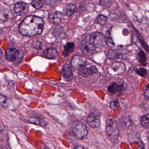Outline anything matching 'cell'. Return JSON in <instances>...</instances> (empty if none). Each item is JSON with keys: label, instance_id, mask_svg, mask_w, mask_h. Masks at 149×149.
I'll return each instance as SVG.
<instances>
[{"label": "cell", "instance_id": "obj_1", "mask_svg": "<svg viewBox=\"0 0 149 149\" xmlns=\"http://www.w3.org/2000/svg\"><path fill=\"white\" fill-rule=\"evenodd\" d=\"M43 27L44 22L42 18L36 16L30 15L22 22L19 30L23 36L31 37L41 34Z\"/></svg>", "mask_w": 149, "mask_h": 149}, {"label": "cell", "instance_id": "obj_2", "mask_svg": "<svg viewBox=\"0 0 149 149\" xmlns=\"http://www.w3.org/2000/svg\"><path fill=\"white\" fill-rule=\"evenodd\" d=\"M106 132L112 141H116L119 138L120 130L117 123L113 119H108L106 123Z\"/></svg>", "mask_w": 149, "mask_h": 149}, {"label": "cell", "instance_id": "obj_3", "mask_svg": "<svg viewBox=\"0 0 149 149\" xmlns=\"http://www.w3.org/2000/svg\"><path fill=\"white\" fill-rule=\"evenodd\" d=\"M71 128L73 133L78 139L83 140L86 138L88 130L85 123L80 121L76 120L73 123Z\"/></svg>", "mask_w": 149, "mask_h": 149}, {"label": "cell", "instance_id": "obj_4", "mask_svg": "<svg viewBox=\"0 0 149 149\" xmlns=\"http://www.w3.org/2000/svg\"><path fill=\"white\" fill-rule=\"evenodd\" d=\"M83 42L88 43L95 48H101L104 46V36L101 33L95 32L87 36Z\"/></svg>", "mask_w": 149, "mask_h": 149}, {"label": "cell", "instance_id": "obj_5", "mask_svg": "<svg viewBox=\"0 0 149 149\" xmlns=\"http://www.w3.org/2000/svg\"><path fill=\"white\" fill-rule=\"evenodd\" d=\"M98 69L94 65L86 62L85 64L78 69V72L79 75L84 77H88L90 75L97 73Z\"/></svg>", "mask_w": 149, "mask_h": 149}, {"label": "cell", "instance_id": "obj_6", "mask_svg": "<svg viewBox=\"0 0 149 149\" xmlns=\"http://www.w3.org/2000/svg\"><path fill=\"white\" fill-rule=\"evenodd\" d=\"M100 113L97 111L91 112L87 118L88 125L92 128H97L100 126Z\"/></svg>", "mask_w": 149, "mask_h": 149}, {"label": "cell", "instance_id": "obj_7", "mask_svg": "<svg viewBox=\"0 0 149 149\" xmlns=\"http://www.w3.org/2000/svg\"><path fill=\"white\" fill-rule=\"evenodd\" d=\"M14 10L17 15L23 16L29 11V6L24 3L19 2L15 4Z\"/></svg>", "mask_w": 149, "mask_h": 149}, {"label": "cell", "instance_id": "obj_8", "mask_svg": "<svg viewBox=\"0 0 149 149\" xmlns=\"http://www.w3.org/2000/svg\"><path fill=\"white\" fill-rule=\"evenodd\" d=\"M62 75L63 78L67 81L71 80L73 78L72 69L71 63L67 62L64 65L62 70Z\"/></svg>", "mask_w": 149, "mask_h": 149}, {"label": "cell", "instance_id": "obj_9", "mask_svg": "<svg viewBox=\"0 0 149 149\" xmlns=\"http://www.w3.org/2000/svg\"><path fill=\"white\" fill-rule=\"evenodd\" d=\"M19 55V52L15 49H7L5 52L6 59L9 62H15L18 60Z\"/></svg>", "mask_w": 149, "mask_h": 149}, {"label": "cell", "instance_id": "obj_10", "mask_svg": "<svg viewBox=\"0 0 149 149\" xmlns=\"http://www.w3.org/2000/svg\"><path fill=\"white\" fill-rule=\"evenodd\" d=\"M63 17V13L57 10L52 11L49 16V20L51 22L55 24L60 23Z\"/></svg>", "mask_w": 149, "mask_h": 149}, {"label": "cell", "instance_id": "obj_11", "mask_svg": "<svg viewBox=\"0 0 149 149\" xmlns=\"http://www.w3.org/2000/svg\"><path fill=\"white\" fill-rule=\"evenodd\" d=\"M87 62V59L84 57L78 56H74L72 59L71 64L73 68L78 70L79 68L85 64Z\"/></svg>", "mask_w": 149, "mask_h": 149}, {"label": "cell", "instance_id": "obj_12", "mask_svg": "<svg viewBox=\"0 0 149 149\" xmlns=\"http://www.w3.org/2000/svg\"><path fill=\"white\" fill-rule=\"evenodd\" d=\"M14 16L10 10L5 8H0V21L4 22L8 19L14 18Z\"/></svg>", "mask_w": 149, "mask_h": 149}, {"label": "cell", "instance_id": "obj_13", "mask_svg": "<svg viewBox=\"0 0 149 149\" xmlns=\"http://www.w3.org/2000/svg\"><path fill=\"white\" fill-rule=\"evenodd\" d=\"M96 49L92 45L82 41L81 43V50L82 52L85 55H90L93 54L95 52Z\"/></svg>", "mask_w": 149, "mask_h": 149}, {"label": "cell", "instance_id": "obj_14", "mask_svg": "<svg viewBox=\"0 0 149 149\" xmlns=\"http://www.w3.org/2000/svg\"><path fill=\"white\" fill-rule=\"evenodd\" d=\"M111 67L113 71L118 74H122L126 71L125 65L120 62H114L112 63Z\"/></svg>", "mask_w": 149, "mask_h": 149}, {"label": "cell", "instance_id": "obj_15", "mask_svg": "<svg viewBox=\"0 0 149 149\" xmlns=\"http://www.w3.org/2000/svg\"><path fill=\"white\" fill-rule=\"evenodd\" d=\"M78 9V7L76 4L70 3L65 6L63 11L66 15L71 17L77 12Z\"/></svg>", "mask_w": 149, "mask_h": 149}, {"label": "cell", "instance_id": "obj_16", "mask_svg": "<svg viewBox=\"0 0 149 149\" xmlns=\"http://www.w3.org/2000/svg\"><path fill=\"white\" fill-rule=\"evenodd\" d=\"M124 89V85L123 84H117L115 82H113V84L108 88V91L109 93H121Z\"/></svg>", "mask_w": 149, "mask_h": 149}, {"label": "cell", "instance_id": "obj_17", "mask_svg": "<svg viewBox=\"0 0 149 149\" xmlns=\"http://www.w3.org/2000/svg\"><path fill=\"white\" fill-rule=\"evenodd\" d=\"M43 55L47 58L52 59L57 56L58 52L54 48H48L43 52Z\"/></svg>", "mask_w": 149, "mask_h": 149}, {"label": "cell", "instance_id": "obj_18", "mask_svg": "<svg viewBox=\"0 0 149 149\" xmlns=\"http://www.w3.org/2000/svg\"><path fill=\"white\" fill-rule=\"evenodd\" d=\"M74 48V45L73 42H67L64 46V51L63 55L64 56H66L69 54L73 52Z\"/></svg>", "mask_w": 149, "mask_h": 149}, {"label": "cell", "instance_id": "obj_19", "mask_svg": "<svg viewBox=\"0 0 149 149\" xmlns=\"http://www.w3.org/2000/svg\"><path fill=\"white\" fill-rule=\"evenodd\" d=\"M52 34L56 37L60 38H66L65 33L64 30L61 28H57L53 30Z\"/></svg>", "mask_w": 149, "mask_h": 149}, {"label": "cell", "instance_id": "obj_20", "mask_svg": "<svg viewBox=\"0 0 149 149\" xmlns=\"http://www.w3.org/2000/svg\"><path fill=\"white\" fill-rule=\"evenodd\" d=\"M122 53L120 51L117 50H109L108 52V57L111 59H115L118 58L120 57L122 55Z\"/></svg>", "mask_w": 149, "mask_h": 149}, {"label": "cell", "instance_id": "obj_21", "mask_svg": "<svg viewBox=\"0 0 149 149\" xmlns=\"http://www.w3.org/2000/svg\"><path fill=\"white\" fill-rule=\"evenodd\" d=\"M29 121L31 123L39 125L42 127H44L46 125V123L43 120L37 117H32L29 120Z\"/></svg>", "mask_w": 149, "mask_h": 149}, {"label": "cell", "instance_id": "obj_22", "mask_svg": "<svg viewBox=\"0 0 149 149\" xmlns=\"http://www.w3.org/2000/svg\"><path fill=\"white\" fill-rule=\"evenodd\" d=\"M107 17L102 15H98L95 21L96 24H99L101 25H104L108 21Z\"/></svg>", "mask_w": 149, "mask_h": 149}, {"label": "cell", "instance_id": "obj_23", "mask_svg": "<svg viewBox=\"0 0 149 149\" xmlns=\"http://www.w3.org/2000/svg\"><path fill=\"white\" fill-rule=\"evenodd\" d=\"M149 114L144 115L141 119V125L144 128H148L149 127Z\"/></svg>", "mask_w": 149, "mask_h": 149}, {"label": "cell", "instance_id": "obj_24", "mask_svg": "<svg viewBox=\"0 0 149 149\" xmlns=\"http://www.w3.org/2000/svg\"><path fill=\"white\" fill-rule=\"evenodd\" d=\"M31 5L36 9H38L44 5V0H34L31 3Z\"/></svg>", "mask_w": 149, "mask_h": 149}, {"label": "cell", "instance_id": "obj_25", "mask_svg": "<svg viewBox=\"0 0 149 149\" xmlns=\"http://www.w3.org/2000/svg\"><path fill=\"white\" fill-rule=\"evenodd\" d=\"M137 57H138L139 62L141 64H145V62L147 60V57H146V55L143 51H141L140 52H138L137 54Z\"/></svg>", "mask_w": 149, "mask_h": 149}, {"label": "cell", "instance_id": "obj_26", "mask_svg": "<svg viewBox=\"0 0 149 149\" xmlns=\"http://www.w3.org/2000/svg\"><path fill=\"white\" fill-rule=\"evenodd\" d=\"M114 1L115 0H100L99 4L103 7H108L112 4Z\"/></svg>", "mask_w": 149, "mask_h": 149}, {"label": "cell", "instance_id": "obj_27", "mask_svg": "<svg viewBox=\"0 0 149 149\" xmlns=\"http://www.w3.org/2000/svg\"><path fill=\"white\" fill-rule=\"evenodd\" d=\"M136 72L137 74L143 78H145L148 73V71L146 69L141 68L140 69H136Z\"/></svg>", "mask_w": 149, "mask_h": 149}, {"label": "cell", "instance_id": "obj_28", "mask_svg": "<svg viewBox=\"0 0 149 149\" xmlns=\"http://www.w3.org/2000/svg\"><path fill=\"white\" fill-rule=\"evenodd\" d=\"M119 107H120V104L118 100H114L110 102V107L113 110H117L119 108Z\"/></svg>", "mask_w": 149, "mask_h": 149}, {"label": "cell", "instance_id": "obj_29", "mask_svg": "<svg viewBox=\"0 0 149 149\" xmlns=\"http://www.w3.org/2000/svg\"><path fill=\"white\" fill-rule=\"evenodd\" d=\"M0 104L3 107H7L8 106V99L2 95H0Z\"/></svg>", "mask_w": 149, "mask_h": 149}, {"label": "cell", "instance_id": "obj_30", "mask_svg": "<svg viewBox=\"0 0 149 149\" xmlns=\"http://www.w3.org/2000/svg\"><path fill=\"white\" fill-rule=\"evenodd\" d=\"M106 43L107 45L109 46V47L111 48H113L115 46L114 43L113 41L112 40L111 38L110 37H106Z\"/></svg>", "mask_w": 149, "mask_h": 149}, {"label": "cell", "instance_id": "obj_31", "mask_svg": "<svg viewBox=\"0 0 149 149\" xmlns=\"http://www.w3.org/2000/svg\"><path fill=\"white\" fill-rule=\"evenodd\" d=\"M144 95L145 98L148 100L149 98V84L147 85V86L146 87V89L144 93Z\"/></svg>", "mask_w": 149, "mask_h": 149}, {"label": "cell", "instance_id": "obj_32", "mask_svg": "<svg viewBox=\"0 0 149 149\" xmlns=\"http://www.w3.org/2000/svg\"><path fill=\"white\" fill-rule=\"evenodd\" d=\"M57 0H46V3L48 4H52L55 3Z\"/></svg>", "mask_w": 149, "mask_h": 149}, {"label": "cell", "instance_id": "obj_33", "mask_svg": "<svg viewBox=\"0 0 149 149\" xmlns=\"http://www.w3.org/2000/svg\"><path fill=\"white\" fill-rule=\"evenodd\" d=\"M3 56V52L2 51L1 49H0V59Z\"/></svg>", "mask_w": 149, "mask_h": 149}, {"label": "cell", "instance_id": "obj_34", "mask_svg": "<svg viewBox=\"0 0 149 149\" xmlns=\"http://www.w3.org/2000/svg\"><path fill=\"white\" fill-rule=\"evenodd\" d=\"M75 149H85L83 147H81V146H78V147H76Z\"/></svg>", "mask_w": 149, "mask_h": 149}]
</instances>
